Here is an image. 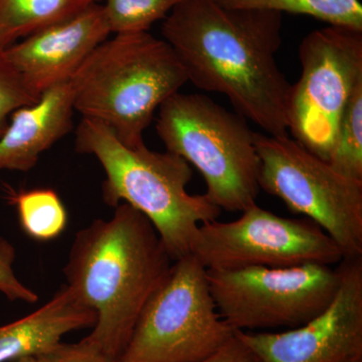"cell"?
Listing matches in <instances>:
<instances>
[{
	"mask_svg": "<svg viewBox=\"0 0 362 362\" xmlns=\"http://www.w3.org/2000/svg\"><path fill=\"white\" fill-rule=\"evenodd\" d=\"M102 0H0V49Z\"/></svg>",
	"mask_w": 362,
	"mask_h": 362,
	"instance_id": "obj_15",
	"label": "cell"
},
{
	"mask_svg": "<svg viewBox=\"0 0 362 362\" xmlns=\"http://www.w3.org/2000/svg\"><path fill=\"white\" fill-rule=\"evenodd\" d=\"M75 133L76 151L96 157L103 168L105 204L115 207L125 202L144 214L173 262L190 255L197 228L221 213L206 194H188L190 164L168 150L126 146L92 119H81Z\"/></svg>",
	"mask_w": 362,
	"mask_h": 362,
	"instance_id": "obj_3",
	"label": "cell"
},
{
	"mask_svg": "<svg viewBox=\"0 0 362 362\" xmlns=\"http://www.w3.org/2000/svg\"><path fill=\"white\" fill-rule=\"evenodd\" d=\"M232 8L262 9L280 13L311 16L328 25L362 30V4L359 0H216Z\"/></svg>",
	"mask_w": 362,
	"mask_h": 362,
	"instance_id": "obj_16",
	"label": "cell"
},
{
	"mask_svg": "<svg viewBox=\"0 0 362 362\" xmlns=\"http://www.w3.org/2000/svg\"><path fill=\"white\" fill-rule=\"evenodd\" d=\"M96 313L66 285L30 315L0 326V362L37 357L52 349L71 331L90 327Z\"/></svg>",
	"mask_w": 362,
	"mask_h": 362,
	"instance_id": "obj_14",
	"label": "cell"
},
{
	"mask_svg": "<svg viewBox=\"0 0 362 362\" xmlns=\"http://www.w3.org/2000/svg\"><path fill=\"white\" fill-rule=\"evenodd\" d=\"M344 362H362V356L354 357V358L349 359Z\"/></svg>",
	"mask_w": 362,
	"mask_h": 362,
	"instance_id": "obj_25",
	"label": "cell"
},
{
	"mask_svg": "<svg viewBox=\"0 0 362 362\" xmlns=\"http://www.w3.org/2000/svg\"><path fill=\"white\" fill-rule=\"evenodd\" d=\"M259 185L320 226L343 259L362 257V181L345 177L288 136L255 132Z\"/></svg>",
	"mask_w": 362,
	"mask_h": 362,
	"instance_id": "obj_7",
	"label": "cell"
},
{
	"mask_svg": "<svg viewBox=\"0 0 362 362\" xmlns=\"http://www.w3.org/2000/svg\"><path fill=\"white\" fill-rule=\"evenodd\" d=\"M283 14L232 8L216 0H182L161 26L188 82L221 93L233 109L272 136H288L291 84L276 61Z\"/></svg>",
	"mask_w": 362,
	"mask_h": 362,
	"instance_id": "obj_1",
	"label": "cell"
},
{
	"mask_svg": "<svg viewBox=\"0 0 362 362\" xmlns=\"http://www.w3.org/2000/svg\"><path fill=\"white\" fill-rule=\"evenodd\" d=\"M76 235L64 274L66 286L96 313L85 337L119 362L145 305L173 261L148 218L129 204L114 207Z\"/></svg>",
	"mask_w": 362,
	"mask_h": 362,
	"instance_id": "obj_2",
	"label": "cell"
},
{
	"mask_svg": "<svg viewBox=\"0 0 362 362\" xmlns=\"http://www.w3.org/2000/svg\"><path fill=\"white\" fill-rule=\"evenodd\" d=\"M301 75L290 90L288 132L327 161L340 121L362 84V30L327 25L306 35L299 47Z\"/></svg>",
	"mask_w": 362,
	"mask_h": 362,
	"instance_id": "obj_8",
	"label": "cell"
},
{
	"mask_svg": "<svg viewBox=\"0 0 362 362\" xmlns=\"http://www.w3.org/2000/svg\"><path fill=\"white\" fill-rule=\"evenodd\" d=\"M334 297L308 322L283 332L237 331L259 362H344L362 356V257L344 258Z\"/></svg>",
	"mask_w": 362,
	"mask_h": 362,
	"instance_id": "obj_11",
	"label": "cell"
},
{
	"mask_svg": "<svg viewBox=\"0 0 362 362\" xmlns=\"http://www.w3.org/2000/svg\"><path fill=\"white\" fill-rule=\"evenodd\" d=\"M37 362H115L89 340L78 343L59 342L35 357Z\"/></svg>",
	"mask_w": 362,
	"mask_h": 362,
	"instance_id": "obj_22",
	"label": "cell"
},
{
	"mask_svg": "<svg viewBox=\"0 0 362 362\" xmlns=\"http://www.w3.org/2000/svg\"><path fill=\"white\" fill-rule=\"evenodd\" d=\"M75 111L70 81L14 111L0 137V170L25 173L35 168L40 154L73 130Z\"/></svg>",
	"mask_w": 362,
	"mask_h": 362,
	"instance_id": "obj_13",
	"label": "cell"
},
{
	"mask_svg": "<svg viewBox=\"0 0 362 362\" xmlns=\"http://www.w3.org/2000/svg\"><path fill=\"white\" fill-rule=\"evenodd\" d=\"M21 228L40 242L58 238L68 225V213L58 194L49 188L25 190L14 194Z\"/></svg>",
	"mask_w": 362,
	"mask_h": 362,
	"instance_id": "obj_17",
	"label": "cell"
},
{
	"mask_svg": "<svg viewBox=\"0 0 362 362\" xmlns=\"http://www.w3.org/2000/svg\"><path fill=\"white\" fill-rule=\"evenodd\" d=\"M39 99L28 90L21 74L7 58L6 49H0V137L14 111Z\"/></svg>",
	"mask_w": 362,
	"mask_h": 362,
	"instance_id": "obj_20",
	"label": "cell"
},
{
	"mask_svg": "<svg viewBox=\"0 0 362 362\" xmlns=\"http://www.w3.org/2000/svg\"><path fill=\"white\" fill-rule=\"evenodd\" d=\"M190 255L206 270L332 266L343 259L337 243L313 221L277 216L257 204L238 220L199 226Z\"/></svg>",
	"mask_w": 362,
	"mask_h": 362,
	"instance_id": "obj_10",
	"label": "cell"
},
{
	"mask_svg": "<svg viewBox=\"0 0 362 362\" xmlns=\"http://www.w3.org/2000/svg\"><path fill=\"white\" fill-rule=\"evenodd\" d=\"M199 362H259V361L235 333V337L230 341L226 342L221 349Z\"/></svg>",
	"mask_w": 362,
	"mask_h": 362,
	"instance_id": "obj_23",
	"label": "cell"
},
{
	"mask_svg": "<svg viewBox=\"0 0 362 362\" xmlns=\"http://www.w3.org/2000/svg\"><path fill=\"white\" fill-rule=\"evenodd\" d=\"M16 249L8 240L0 237V292L11 301L37 303V293L26 287L16 277L13 271Z\"/></svg>",
	"mask_w": 362,
	"mask_h": 362,
	"instance_id": "obj_21",
	"label": "cell"
},
{
	"mask_svg": "<svg viewBox=\"0 0 362 362\" xmlns=\"http://www.w3.org/2000/svg\"><path fill=\"white\" fill-rule=\"evenodd\" d=\"M206 278L218 314L235 332L308 322L328 306L340 282L338 269L323 264L206 270Z\"/></svg>",
	"mask_w": 362,
	"mask_h": 362,
	"instance_id": "obj_9",
	"label": "cell"
},
{
	"mask_svg": "<svg viewBox=\"0 0 362 362\" xmlns=\"http://www.w3.org/2000/svg\"><path fill=\"white\" fill-rule=\"evenodd\" d=\"M327 162L345 177L362 181V84L343 113Z\"/></svg>",
	"mask_w": 362,
	"mask_h": 362,
	"instance_id": "obj_18",
	"label": "cell"
},
{
	"mask_svg": "<svg viewBox=\"0 0 362 362\" xmlns=\"http://www.w3.org/2000/svg\"><path fill=\"white\" fill-rule=\"evenodd\" d=\"M188 82L171 45L149 32L115 35L71 76L74 106L104 124L126 146H141L154 113Z\"/></svg>",
	"mask_w": 362,
	"mask_h": 362,
	"instance_id": "obj_4",
	"label": "cell"
},
{
	"mask_svg": "<svg viewBox=\"0 0 362 362\" xmlns=\"http://www.w3.org/2000/svg\"><path fill=\"white\" fill-rule=\"evenodd\" d=\"M103 1V0H102ZM182 0H104V11L111 33L149 32L164 21Z\"/></svg>",
	"mask_w": 362,
	"mask_h": 362,
	"instance_id": "obj_19",
	"label": "cell"
},
{
	"mask_svg": "<svg viewBox=\"0 0 362 362\" xmlns=\"http://www.w3.org/2000/svg\"><path fill=\"white\" fill-rule=\"evenodd\" d=\"M111 35L103 4L28 35L6 49L33 96L70 81L90 52Z\"/></svg>",
	"mask_w": 362,
	"mask_h": 362,
	"instance_id": "obj_12",
	"label": "cell"
},
{
	"mask_svg": "<svg viewBox=\"0 0 362 362\" xmlns=\"http://www.w3.org/2000/svg\"><path fill=\"white\" fill-rule=\"evenodd\" d=\"M235 333L218 314L206 269L188 255L173 262L145 305L119 362H199Z\"/></svg>",
	"mask_w": 362,
	"mask_h": 362,
	"instance_id": "obj_6",
	"label": "cell"
},
{
	"mask_svg": "<svg viewBox=\"0 0 362 362\" xmlns=\"http://www.w3.org/2000/svg\"><path fill=\"white\" fill-rule=\"evenodd\" d=\"M156 132L168 151L194 166L221 211H244L259 192V159L247 119L202 94L175 93L158 109Z\"/></svg>",
	"mask_w": 362,
	"mask_h": 362,
	"instance_id": "obj_5",
	"label": "cell"
},
{
	"mask_svg": "<svg viewBox=\"0 0 362 362\" xmlns=\"http://www.w3.org/2000/svg\"><path fill=\"white\" fill-rule=\"evenodd\" d=\"M13 362H37V361H35V357H25V358L18 359Z\"/></svg>",
	"mask_w": 362,
	"mask_h": 362,
	"instance_id": "obj_24",
	"label": "cell"
}]
</instances>
